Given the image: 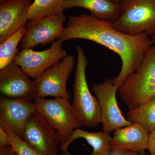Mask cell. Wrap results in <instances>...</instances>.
<instances>
[{
	"label": "cell",
	"mask_w": 155,
	"mask_h": 155,
	"mask_svg": "<svg viewBox=\"0 0 155 155\" xmlns=\"http://www.w3.org/2000/svg\"><path fill=\"white\" fill-rule=\"evenodd\" d=\"M58 39L62 42L73 39L87 40L117 54L122 61V68L119 75L113 80L118 89L129 75L135 72L154 43L145 34L127 35L115 29L112 22L87 14L69 16L66 27Z\"/></svg>",
	"instance_id": "cell-1"
},
{
	"label": "cell",
	"mask_w": 155,
	"mask_h": 155,
	"mask_svg": "<svg viewBox=\"0 0 155 155\" xmlns=\"http://www.w3.org/2000/svg\"><path fill=\"white\" fill-rule=\"evenodd\" d=\"M121 100L128 109L137 107L155 95V45L147 51L135 72L118 89Z\"/></svg>",
	"instance_id": "cell-2"
},
{
	"label": "cell",
	"mask_w": 155,
	"mask_h": 155,
	"mask_svg": "<svg viewBox=\"0 0 155 155\" xmlns=\"http://www.w3.org/2000/svg\"><path fill=\"white\" fill-rule=\"evenodd\" d=\"M77 64L72 106L75 116L81 125L93 128L101 123V112L97 97L92 95L87 81L88 61L84 50L76 47Z\"/></svg>",
	"instance_id": "cell-3"
},
{
	"label": "cell",
	"mask_w": 155,
	"mask_h": 155,
	"mask_svg": "<svg viewBox=\"0 0 155 155\" xmlns=\"http://www.w3.org/2000/svg\"><path fill=\"white\" fill-rule=\"evenodd\" d=\"M121 12L112 22L116 30L129 35H155V0H122Z\"/></svg>",
	"instance_id": "cell-4"
},
{
	"label": "cell",
	"mask_w": 155,
	"mask_h": 155,
	"mask_svg": "<svg viewBox=\"0 0 155 155\" xmlns=\"http://www.w3.org/2000/svg\"><path fill=\"white\" fill-rule=\"evenodd\" d=\"M34 102L37 112L56 130L61 144L66 142L74 131L82 126L74 114L69 99L36 98Z\"/></svg>",
	"instance_id": "cell-5"
},
{
	"label": "cell",
	"mask_w": 155,
	"mask_h": 155,
	"mask_svg": "<svg viewBox=\"0 0 155 155\" xmlns=\"http://www.w3.org/2000/svg\"><path fill=\"white\" fill-rule=\"evenodd\" d=\"M21 139L41 155H58L60 149L61 142L56 130L37 112L27 120Z\"/></svg>",
	"instance_id": "cell-6"
},
{
	"label": "cell",
	"mask_w": 155,
	"mask_h": 155,
	"mask_svg": "<svg viewBox=\"0 0 155 155\" xmlns=\"http://www.w3.org/2000/svg\"><path fill=\"white\" fill-rule=\"evenodd\" d=\"M75 59L73 55H68L34 80L36 98H69L67 84L74 69Z\"/></svg>",
	"instance_id": "cell-7"
},
{
	"label": "cell",
	"mask_w": 155,
	"mask_h": 155,
	"mask_svg": "<svg viewBox=\"0 0 155 155\" xmlns=\"http://www.w3.org/2000/svg\"><path fill=\"white\" fill-rule=\"evenodd\" d=\"M62 43L58 39L52 43L48 49L44 51H36L31 48L21 50L13 62L31 78L35 80L46 70L68 55L62 48Z\"/></svg>",
	"instance_id": "cell-8"
},
{
	"label": "cell",
	"mask_w": 155,
	"mask_h": 155,
	"mask_svg": "<svg viewBox=\"0 0 155 155\" xmlns=\"http://www.w3.org/2000/svg\"><path fill=\"white\" fill-rule=\"evenodd\" d=\"M92 90L95 94L100 107L103 130L110 134L118 128L132 124L122 115L116 99L118 87L113 79L108 78L103 83L94 84Z\"/></svg>",
	"instance_id": "cell-9"
},
{
	"label": "cell",
	"mask_w": 155,
	"mask_h": 155,
	"mask_svg": "<svg viewBox=\"0 0 155 155\" xmlns=\"http://www.w3.org/2000/svg\"><path fill=\"white\" fill-rule=\"evenodd\" d=\"M64 12L30 21L20 42L21 50L43 46L58 39L64 31L66 20Z\"/></svg>",
	"instance_id": "cell-10"
},
{
	"label": "cell",
	"mask_w": 155,
	"mask_h": 155,
	"mask_svg": "<svg viewBox=\"0 0 155 155\" xmlns=\"http://www.w3.org/2000/svg\"><path fill=\"white\" fill-rule=\"evenodd\" d=\"M0 92L2 96L34 101L36 98L34 80L14 63L0 70Z\"/></svg>",
	"instance_id": "cell-11"
},
{
	"label": "cell",
	"mask_w": 155,
	"mask_h": 155,
	"mask_svg": "<svg viewBox=\"0 0 155 155\" xmlns=\"http://www.w3.org/2000/svg\"><path fill=\"white\" fill-rule=\"evenodd\" d=\"M36 112L34 101L2 96L0 99V126L12 130L21 138L27 120Z\"/></svg>",
	"instance_id": "cell-12"
},
{
	"label": "cell",
	"mask_w": 155,
	"mask_h": 155,
	"mask_svg": "<svg viewBox=\"0 0 155 155\" xmlns=\"http://www.w3.org/2000/svg\"><path fill=\"white\" fill-rule=\"evenodd\" d=\"M32 0H8L0 4V43L26 26Z\"/></svg>",
	"instance_id": "cell-13"
},
{
	"label": "cell",
	"mask_w": 155,
	"mask_h": 155,
	"mask_svg": "<svg viewBox=\"0 0 155 155\" xmlns=\"http://www.w3.org/2000/svg\"><path fill=\"white\" fill-rule=\"evenodd\" d=\"M114 131L110 141L112 151L127 150L143 154L147 150L150 133L140 124L132 123Z\"/></svg>",
	"instance_id": "cell-14"
},
{
	"label": "cell",
	"mask_w": 155,
	"mask_h": 155,
	"mask_svg": "<svg viewBox=\"0 0 155 155\" xmlns=\"http://www.w3.org/2000/svg\"><path fill=\"white\" fill-rule=\"evenodd\" d=\"M80 8L90 12V15L97 19L113 22L119 18L121 12L120 4L110 0H67L64 10Z\"/></svg>",
	"instance_id": "cell-15"
},
{
	"label": "cell",
	"mask_w": 155,
	"mask_h": 155,
	"mask_svg": "<svg viewBox=\"0 0 155 155\" xmlns=\"http://www.w3.org/2000/svg\"><path fill=\"white\" fill-rule=\"evenodd\" d=\"M82 138L86 140L87 142L92 147V152L89 155H109L110 153V141L112 137L110 134L101 130L99 132H90L76 129L70 138L65 143L60 145L62 151L68 150L69 145L76 139Z\"/></svg>",
	"instance_id": "cell-16"
},
{
	"label": "cell",
	"mask_w": 155,
	"mask_h": 155,
	"mask_svg": "<svg viewBox=\"0 0 155 155\" xmlns=\"http://www.w3.org/2000/svg\"><path fill=\"white\" fill-rule=\"evenodd\" d=\"M127 115L129 122L138 123L151 132L155 128V95L137 107L129 109Z\"/></svg>",
	"instance_id": "cell-17"
},
{
	"label": "cell",
	"mask_w": 155,
	"mask_h": 155,
	"mask_svg": "<svg viewBox=\"0 0 155 155\" xmlns=\"http://www.w3.org/2000/svg\"><path fill=\"white\" fill-rule=\"evenodd\" d=\"M26 29V26H23L0 43V70L13 63L14 58L19 53L18 46Z\"/></svg>",
	"instance_id": "cell-18"
},
{
	"label": "cell",
	"mask_w": 155,
	"mask_h": 155,
	"mask_svg": "<svg viewBox=\"0 0 155 155\" xmlns=\"http://www.w3.org/2000/svg\"><path fill=\"white\" fill-rule=\"evenodd\" d=\"M67 0H34L28 14V20L33 21L64 11Z\"/></svg>",
	"instance_id": "cell-19"
},
{
	"label": "cell",
	"mask_w": 155,
	"mask_h": 155,
	"mask_svg": "<svg viewBox=\"0 0 155 155\" xmlns=\"http://www.w3.org/2000/svg\"><path fill=\"white\" fill-rule=\"evenodd\" d=\"M4 129L11 139L12 148L18 155H41L28 146L22 139L16 135L12 130Z\"/></svg>",
	"instance_id": "cell-20"
},
{
	"label": "cell",
	"mask_w": 155,
	"mask_h": 155,
	"mask_svg": "<svg viewBox=\"0 0 155 155\" xmlns=\"http://www.w3.org/2000/svg\"><path fill=\"white\" fill-rule=\"evenodd\" d=\"M11 146V139L7 132L0 126V148Z\"/></svg>",
	"instance_id": "cell-21"
},
{
	"label": "cell",
	"mask_w": 155,
	"mask_h": 155,
	"mask_svg": "<svg viewBox=\"0 0 155 155\" xmlns=\"http://www.w3.org/2000/svg\"><path fill=\"white\" fill-rule=\"evenodd\" d=\"M147 150L150 155H155V128L149 134Z\"/></svg>",
	"instance_id": "cell-22"
},
{
	"label": "cell",
	"mask_w": 155,
	"mask_h": 155,
	"mask_svg": "<svg viewBox=\"0 0 155 155\" xmlns=\"http://www.w3.org/2000/svg\"><path fill=\"white\" fill-rule=\"evenodd\" d=\"M0 155H18L12 147L0 148Z\"/></svg>",
	"instance_id": "cell-23"
},
{
	"label": "cell",
	"mask_w": 155,
	"mask_h": 155,
	"mask_svg": "<svg viewBox=\"0 0 155 155\" xmlns=\"http://www.w3.org/2000/svg\"><path fill=\"white\" fill-rule=\"evenodd\" d=\"M124 153L125 155H144L143 154L139 153H138L130 151H125Z\"/></svg>",
	"instance_id": "cell-24"
},
{
	"label": "cell",
	"mask_w": 155,
	"mask_h": 155,
	"mask_svg": "<svg viewBox=\"0 0 155 155\" xmlns=\"http://www.w3.org/2000/svg\"><path fill=\"white\" fill-rule=\"evenodd\" d=\"M109 155H125L124 152L112 151Z\"/></svg>",
	"instance_id": "cell-25"
},
{
	"label": "cell",
	"mask_w": 155,
	"mask_h": 155,
	"mask_svg": "<svg viewBox=\"0 0 155 155\" xmlns=\"http://www.w3.org/2000/svg\"><path fill=\"white\" fill-rule=\"evenodd\" d=\"M60 155H72L69 153L68 150H67L64 151H62V153Z\"/></svg>",
	"instance_id": "cell-26"
},
{
	"label": "cell",
	"mask_w": 155,
	"mask_h": 155,
	"mask_svg": "<svg viewBox=\"0 0 155 155\" xmlns=\"http://www.w3.org/2000/svg\"><path fill=\"white\" fill-rule=\"evenodd\" d=\"M110 1L115 4H120L122 0H110Z\"/></svg>",
	"instance_id": "cell-27"
},
{
	"label": "cell",
	"mask_w": 155,
	"mask_h": 155,
	"mask_svg": "<svg viewBox=\"0 0 155 155\" xmlns=\"http://www.w3.org/2000/svg\"><path fill=\"white\" fill-rule=\"evenodd\" d=\"M151 39H152V40L153 42V43L155 42V35H153V36L152 37Z\"/></svg>",
	"instance_id": "cell-28"
},
{
	"label": "cell",
	"mask_w": 155,
	"mask_h": 155,
	"mask_svg": "<svg viewBox=\"0 0 155 155\" xmlns=\"http://www.w3.org/2000/svg\"><path fill=\"white\" fill-rule=\"evenodd\" d=\"M8 1V0H0V4L4 2H6V1Z\"/></svg>",
	"instance_id": "cell-29"
}]
</instances>
